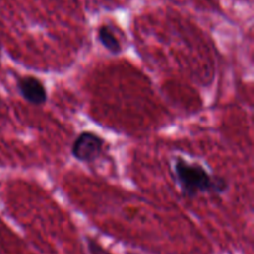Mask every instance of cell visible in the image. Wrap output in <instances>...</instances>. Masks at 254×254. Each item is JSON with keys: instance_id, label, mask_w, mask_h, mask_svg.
<instances>
[{"instance_id": "5", "label": "cell", "mask_w": 254, "mask_h": 254, "mask_svg": "<svg viewBox=\"0 0 254 254\" xmlns=\"http://www.w3.org/2000/svg\"><path fill=\"white\" fill-rule=\"evenodd\" d=\"M87 251L88 254H108L106 250L93 238H87Z\"/></svg>"}, {"instance_id": "2", "label": "cell", "mask_w": 254, "mask_h": 254, "mask_svg": "<svg viewBox=\"0 0 254 254\" xmlns=\"http://www.w3.org/2000/svg\"><path fill=\"white\" fill-rule=\"evenodd\" d=\"M106 140L94 131H82L73 140L71 155L82 164H94L104 153Z\"/></svg>"}, {"instance_id": "4", "label": "cell", "mask_w": 254, "mask_h": 254, "mask_svg": "<svg viewBox=\"0 0 254 254\" xmlns=\"http://www.w3.org/2000/svg\"><path fill=\"white\" fill-rule=\"evenodd\" d=\"M97 39H98L99 44L113 56H118L123 51L121 41L116 36V34H114L109 25L103 24L98 27V30H97Z\"/></svg>"}, {"instance_id": "6", "label": "cell", "mask_w": 254, "mask_h": 254, "mask_svg": "<svg viewBox=\"0 0 254 254\" xmlns=\"http://www.w3.org/2000/svg\"><path fill=\"white\" fill-rule=\"evenodd\" d=\"M108 254H111V253H108Z\"/></svg>"}, {"instance_id": "3", "label": "cell", "mask_w": 254, "mask_h": 254, "mask_svg": "<svg viewBox=\"0 0 254 254\" xmlns=\"http://www.w3.org/2000/svg\"><path fill=\"white\" fill-rule=\"evenodd\" d=\"M16 91L25 102L35 107H41L46 104L47 98H49L44 82L32 74H26L17 78Z\"/></svg>"}, {"instance_id": "1", "label": "cell", "mask_w": 254, "mask_h": 254, "mask_svg": "<svg viewBox=\"0 0 254 254\" xmlns=\"http://www.w3.org/2000/svg\"><path fill=\"white\" fill-rule=\"evenodd\" d=\"M171 170L174 183L185 198L192 200L200 195L222 196L230 189L223 176L212 174L201 163H191L183 156L174 158Z\"/></svg>"}]
</instances>
